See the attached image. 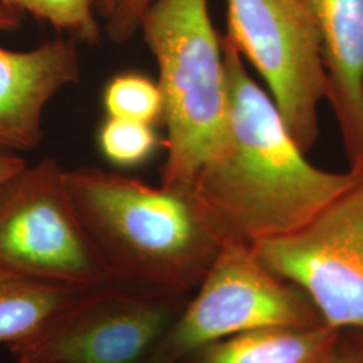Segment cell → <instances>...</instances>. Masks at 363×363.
<instances>
[{
  "instance_id": "obj_1",
  "label": "cell",
  "mask_w": 363,
  "mask_h": 363,
  "mask_svg": "<svg viewBox=\"0 0 363 363\" xmlns=\"http://www.w3.org/2000/svg\"><path fill=\"white\" fill-rule=\"evenodd\" d=\"M222 50L229 91L226 136L191 186L223 244L252 247L308 223L359 174L312 164L225 35Z\"/></svg>"
},
{
  "instance_id": "obj_2",
  "label": "cell",
  "mask_w": 363,
  "mask_h": 363,
  "mask_svg": "<svg viewBox=\"0 0 363 363\" xmlns=\"http://www.w3.org/2000/svg\"><path fill=\"white\" fill-rule=\"evenodd\" d=\"M67 193L117 283L186 296L223 241L193 186L152 187L96 167L66 169Z\"/></svg>"
},
{
  "instance_id": "obj_3",
  "label": "cell",
  "mask_w": 363,
  "mask_h": 363,
  "mask_svg": "<svg viewBox=\"0 0 363 363\" xmlns=\"http://www.w3.org/2000/svg\"><path fill=\"white\" fill-rule=\"evenodd\" d=\"M139 31L155 57L167 157L162 184L191 186L226 136L229 91L222 35L208 0H151Z\"/></svg>"
},
{
  "instance_id": "obj_4",
  "label": "cell",
  "mask_w": 363,
  "mask_h": 363,
  "mask_svg": "<svg viewBox=\"0 0 363 363\" xmlns=\"http://www.w3.org/2000/svg\"><path fill=\"white\" fill-rule=\"evenodd\" d=\"M54 157L0 184V267L79 288L117 283L91 242Z\"/></svg>"
},
{
  "instance_id": "obj_5",
  "label": "cell",
  "mask_w": 363,
  "mask_h": 363,
  "mask_svg": "<svg viewBox=\"0 0 363 363\" xmlns=\"http://www.w3.org/2000/svg\"><path fill=\"white\" fill-rule=\"evenodd\" d=\"M318 325L320 316L301 289L264 267L250 247L226 242L142 363H183L214 342L262 327Z\"/></svg>"
},
{
  "instance_id": "obj_6",
  "label": "cell",
  "mask_w": 363,
  "mask_h": 363,
  "mask_svg": "<svg viewBox=\"0 0 363 363\" xmlns=\"http://www.w3.org/2000/svg\"><path fill=\"white\" fill-rule=\"evenodd\" d=\"M183 298L121 283L96 286L7 347L16 363H142Z\"/></svg>"
},
{
  "instance_id": "obj_7",
  "label": "cell",
  "mask_w": 363,
  "mask_h": 363,
  "mask_svg": "<svg viewBox=\"0 0 363 363\" xmlns=\"http://www.w3.org/2000/svg\"><path fill=\"white\" fill-rule=\"evenodd\" d=\"M229 39L265 81L286 128L307 154L327 100L322 43L304 0H226Z\"/></svg>"
},
{
  "instance_id": "obj_8",
  "label": "cell",
  "mask_w": 363,
  "mask_h": 363,
  "mask_svg": "<svg viewBox=\"0 0 363 363\" xmlns=\"http://www.w3.org/2000/svg\"><path fill=\"white\" fill-rule=\"evenodd\" d=\"M250 249L307 295L323 325L363 328V174L308 223Z\"/></svg>"
},
{
  "instance_id": "obj_9",
  "label": "cell",
  "mask_w": 363,
  "mask_h": 363,
  "mask_svg": "<svg viewBox=\"0 0 363 363\" xmlns=\"http://www.w3.org/2000/svg\"><path fill=\"white\" fill-rule=\"evenodd\" d=\"M79 77L74 38L52 39L27 52L0 48V150L18 154L38 148L45 108Z\"/></svg>"
},
{
  "instance_id": "obj_10",
  "label": "cell",
  "mask_w": 363,
  "mask_h": 363,
  "mask_svg": "<svg viewBox=\"0 0 363 363\" xmlns=\"http://www.w3.org/2000/svg\"><path fill=\"white\" fill-rule=\"evenodd\" d=\"M318 27L337 118L351 171L363 174V0H304Z\"/></svg>"
},
{
  "instance_id": "obj_11",
  "label": "cell",
  "mask_w": 363,
  "mask_h": 363,
  "mask_svg": "<svg viewBox=\"0 0 363 363\" xmlns=\"http://www.w3.org/2000/svg\"><path fill=\"white\" fill-rule=\"evenodd\" d=\"M340 330L274 325L214 342L183 363H325Z\"/></svg>"
},
{
  "instance_id": "obj_12",
  "label": "cell",
  "mask_w": 363,
  "mask_h": 363,
  "mask_svg": "<svg viewBox=\"0 0 363 363\" xmlns=\"http://www.w3.org/2000/svg\"><path fill=\"white\" fill-rule=\"evenodd\" d=\"M91 288L45 281L0 267V345L31 335L52 313Z\"/></svg>"
},
{
  "instance_id": "obj_13",
  "label": "cell",
  "mask_w": 363,
  "mask_h": 363,
  "mask_svg": "<svg viewBox=\"0 0 363 363\" xmlns=\"http://www.w3.org/2000/svg\"><path fill=\"white\" fill-rule=\"evenodd\" d=\"M106 117L155 125L163 123L164 101L157 81L128 72L112 78L103 93Z\"/></svg>"
},
{
  "instance_id": "obj_14",
  "label": "cell",
  "mask_w": 363,
  "mask_h": 363,
  "mask_svg": "<svg viewBox=\"0 0 363 363\" xmlns=\"http://www.w3.org/2000/svg\"><path fill=\"white\" fill-rule=\"evenodd\" d=\"M99 0H0V4L15 13H27L62 30L76 40L96 45L101 39V28L94 9Z\"/></svg>"
},
{
  "instance_id": "obj_15",
  "label": "cell",
  "mask_w": 363,
  "mask_h": 363,
  "mask_svg": "<svg viewBox=\"0 0 363 363\" xmlns=\"http://www.w3.org/2000/svg\"><path fill=\"white\" fill-rule=\"evenodd\" d=\"M97 143L105 159L118 167L143 164L162 145L152 125L115 117L100 125Z\"/></svg>"
},
{
  "instance_id": "obj_16",
  "label": "cell",
  "mask_w": 363,
  "mask_h": 363,
  "mask_svg": "<svg viewBox=\"0 0 363 363\" xmlns=\"http://www.w3.org/2000/svg\"><path fill=\"white\" fill-rule=\"evenodd\" d=\"M151 0H121L115 13L106 22V33L112 42L123 45L139 33L140 21Z\"/></svg>"
},
{
  "instance_id": "obj_17",
  "label": "cell",
  "mask_w": 363,
  "mask_h": 363,
  "mask_svg": "<svg viewBox=\"0 0 363 363\" xmlns=\"http://www.w3.org/2000/svg\"><path fill=\"white\" fill-rule=\"evenodd\" d=\"M325 363H363V328L342 330Z\"/></svg>"
},
{
  "instance_id": "obj_18",
  "label": "cell",
  "mask_w": 363,
  "mask_h": 363,
  "mask_svg": "<svg viewBox=\"0 0 363 363\" xmlns=\"http://www.w3.org/2000/svg\"><path fill=\"white\" fill-rule=\"evenodd\" d=\"M27 162L22 156L0 150V184L9 181L16 172L25 169Z\"/></svg>"
},
{
  "instance_id": "obj_19",
  "label": "cell",
  "mask_w": 363,
  "mask_h": 363,
  "mask_svg": "<svg viewBox=\"0 0 363 363\" xmlns=\"http://www.w3.org/2000/svg\"><path fill=\"white\" fill-rule=\"evenodd\" d=\"M22 15L0 4V33L15 31L22 25Z\"/></svg>"
},
{
  "instance_id": "obj_20",
  "label": "cell",
  "mask_w": 363,
  "mask_h": 363,
  "mask_svg": "<svg viewBox=\"0 0 363 363\" xmlns=\"http://www.w3.org/2000/svg\"><path fill=\"white\" fill-rule=\"evenodd\" d=\"M120 3L121 0H99L97 10L103 13V16L108 21L115 13Z\"/></svg>"
}]
</instances>
